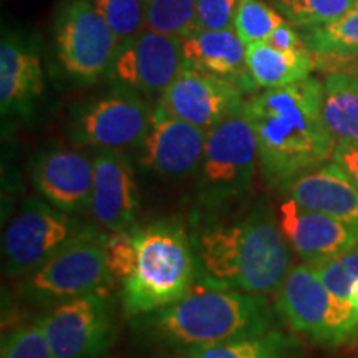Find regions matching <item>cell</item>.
<instances>
[{
  "instance_id": "obj_1",
  "label": "cell",
  "mask_w": 358,
  "mask_h": 358,
  "mask_svg": "<svg viewBox=\"0 0 358 358\" xmlns=\"http://www.w3.org/2000/svg\"><path fill=\"white\" fill-rule=\"evenodd\" d=\"M191 243L196 280L204 289L266 295L277 292L290 271V245L264 196L232 214L206 213Z\"/></svg>"
},
{
  "instance_id": "obj_2",
  "label": "cell",
  "mask_w": 358,
  "mask_h": 358,
  "mask_svg": "<svg viewBox=\"0 0 358 358\" xmlns=\"http://www.w3.org/2000/svg\"><path fill=\"white\" fill-rule=\"evenodd\" d=\"M322 100L324 83L307 77L244 101L243 113L257 140L259 166L271 187H282L332 159L337 138L327 127Z\"/></svg>"
},
{
  "instance_id": "obj_3",
  "label": "cell",
  "mask_w": 358,
  "mask_h": 358,
  "mask_svg": "<svg viewBox=\"0 0 358 358\" xmlns=\"http://www.w3.org/2000/svg\"><path fill=\"white\" fill-rule=\"evenodd\" d=\"M272 308L264 295L208 289L187 294L159 310L136 315L134 330L168 350L187 353L272 329Z\"/></svg>"
},
{
  "instance_id": "obj_4",
  "label": "cell",
  "mask_w": 358,
  "mask_h": 358,
  "mask_svg": "<svg viewBox=\"0 0 358 358\" xmlns=\"http://www.w3.org/2000/svg\"><path fill=\"white\" fill-rule=\"evenodd\" d=\"M136 264L123 280L124 315L136 317L181 301L196 280L191 236L178 221H156L133 229Z\"/></svg>"
},
{
  "instance_id": "obj_5",
  "label": "cell",
  "mask_w": 358,
  "mask_h": 358,
  "mask_svg": "<svg viewBox=\"0 0 358 358\" xmlns=\"http://www.w3.org/2000/svg\"><path fill=\"white\" fill-rule=\"evenodd\" d=\"M259 166L254 129L243 110L208 131L203 159L196 173V199L206 213L243 203Z\"/></svg>"
},
{
  "instance_id": "obj_6",
  "label": "cell",
  "mask_w": 358,
  "mask_h": 358,
  "mask_svg": "<svg viewBox=\"0 0 358 358\" xmlns=\"http://www.w3.org/2000/svg\"><path fill=\"white\" fill-rule=\"evenodd\" d=\"M115 277L106 261V232L88 224L34 272L22 277L19 295L35 306L50 307L92 294H106Z\"/></svg>"
},
{
  "instance_id": "obj_7",
  "label": "cell",
  "mask_w": 358,
  "mask_h": 358,
  "mask_svg": "<svg viewBox=\"0 0 358 358\" xmlns=\"http://www.w3.org/2000/svg\"><path fill=\"white\" fill-rule=\"evenodd\" d=\"M277 310L294 332L337 347L358 334V308L322 284L310 264L290 267L277 290Z\"/></svg>"
},
{
  "instance_id": "obj_8",
  "label": "cell",
  "mask_w": 358,
  "mask_h": 358,
  "mask_svg": "<svg viewBox=\"0 0 358 358\" xmlns=\"http://www.w3.org/2000/svg\"><path fill=\"white\" fill-rule=\"evenodd\" d=\"M87 227L82 219L60 211L42 196H29L3 231L7 275L25 277L34 272Z\"/></svg>"
},
{
  "instance_id": "obj_9",
  "label": "cell",
  "mask_w": 358,
  "mask_h": 358,
  "mask_svg": "<svg viewBox=\"0 0 358 358\" xmlns=\"http://www.w3.org/2000/svg\"><path fill=\"white\" fill-rule=\"evenodd\" d=\"M55 47L65 73L93 83L108 73L120 40L88 0H69L58 13Z\"/></svg>"
},
{
  "instance_id": "obj_10",
  "label": "cell",
  "mask_w": 358,
  "mask_h": 358,
  "mask_svg": "<svg viewBox=\"0 0 358 358\" xmlns=\"http://www.w3.org/2000/svg\"><path fill=\"white\" fill-rule=\"evenodd\" d=\"M145 98L127 90L113 88L110 93L83 103L70 120V141L98 150H128L140 146L151 124Z\"/></svg>"
},
{
  "instance_id": "obj_11",
  "label": "cell",
  "mask_w": 358,
  "mask_h": 358,
  "mask_svg": "<svg viewBox=\"0 0 358 358\" xmlns=\"http://www.w3.org/2000/svg\"><path fill=\"white\" fill-rule=\"evenodd\" d=\"M37 317L53 358H103L115 340L105 294L82 295L47 307Z\"/></svg>"
},
{
  "instance_id": "obj_12",
  "label": "cell",
  "mask_w": 358,
  "mask_h": 358,
  "mask_svg": "<svg viewBox=\"0 0 358 358\" xmlns=\"http://www.w3.org/2000/svg\"><path fill=\"white\" fill-rule=\"evenodd\" d=\"M185 69L182 38L145 29L120 43L106 77L113 88L145 98L161 95Z\"/></svg>"
},
{
  "instance_id": "obj_13",
  "label": "cell",
  "mask_w": 358,
  "mask_h": 358,
  "mask_svg": "<svg viewBox=\"0 0 358 358\" xmlns=\"http://www.w3.org/2000/svg\"><path fill=\"white\" fill-rule=\"evenodd\" d=\"M244 93L229 80L186 66L161 93L158 103L178 118L209 131L243 110Z\"/></svg>"
},
{
  "instance_id": "obj_14",
  "label": "cell",
  "mask_w": 358,
  "mask_h": 358,
  "mask_svg": "<svg viewBox=\"0 0 358 358\" xmlns=\"http://www.w3.org/2000/svg\"><path fill=\"white\" fill-rule=\"evenodd\" d=\"M206 138V129L178 118L156 103L150 129L140 145V161L163 178H187L198 173Z\"/></svg>"
},
{
  "instance_id": "obj_15",
  "label": "cell",
  "mask_w": 358,
  "mask_h": 358,
  "mask_svg": "<svg viewBox=\"0 0 358 358\" xmlns=\"http://www.w3.org/2000/svg\"><path fill=\"white\" fill-rule=\"evenodd\" d=\"M32 185L45 201L69 214L90 211L95 181L93 159L66 148H48L32 161Z\"/></svg>"
},
{
  "instance_id": "obj_16",
  "label": "cell",
  "mask_w": 358,
  "mask_h": 358,
  "mask_svg": "<svg viewBox=\"0 0 358 358\" xmlns=\"http://www.w3.org/2000/svg\"><path fill=\"white\" fill-rule=\"evenodd\" d=\"M95 181L90 213L106 232L128 231L140 208L136 174L123 151L100 150L93 158Z\"/></svg>"
},
{
  "instance_id": "obj_17",
  "label": "cell",
  "mask_w": 358,
  "mask_h": 358,
  "mask_svg": "<svg viewBox=\"0 0 358 358\" xmlns=\"http://www.w3.org/2000/svg\"><path fill=\"white\" fill-rule=\"evenodd\" d=\"M277 219L290 249L307 264L340 256L358 244L355 227L290 198L280 203Z\"/></svg>"
},
{
  "instance_id": "obj_18",
  "label": "cell",
  "mask_w": 358,
  "mask_h": 358,
  "mask_svg": "<svg viewBox=\"0 0 358 358\" xmlns=\"http://www.w3.org/2000/svg\"><path fill=\"white\" fill-rule=\"evenodd\" d=\"M303 208L329 214L358 231V182L337 163H324L282 186Z\"/></svg>"
},
{
  "instance_id": "obj_19",
  "label": "cell",
  "mask_w": 358,
  "mask_h": 358,
  "mask_svg": "<svg viewBox=\"0 0 358 358\" xmlns=\"http://www.w3.org/2000/svg\"><path fill=\"white\" fill-rule=\"evenodd\" d=\"M182 53L187 69L229 80L245 93H257L259 88L248 69V45L236 29H194L182 38Z\"/></svg>"
},
{
  "instance_id": "obj_20",
  "label": "cell",
  "mask_w": 358,
  "mask_h": 358,
  "mask_svg": "<svg viewBox=\"0 0 358 358\" xmlns=\"http://www.w3.org/2000/svg\"><path fill=\"white\" fill-rule=\"evenodd\" d=\"M38 53L20 37L3 35L0 43V110L2 116H29L43 93Z\"/></svg>"
},
{
  "instance_id": "obj_21",
  "label": "cell",
  "mask_w": 358,
  "mask_h": 358,
  "mask_svg": "<svg viewBox=\"0 0 358 358\" xmlns=\"http://www.w3.org/2000/svg\"><path fill=\"white\" fill-rule=\"evenodd\" d=\"M248 69L257 88H280L310 77L315 57L308 48L284 50L268 42L248 45Z\"/></svg>"
},
{
  "instance_id": "obj_22",
  "label": "cell",
  "mask_w": 358,
  "mask_h": 358,
  "mask_svg": "<svg viewBox=\"0 0 358 358\" xmlns=\"http://www.w3.org/2000/svg\"><path fill=\"white\" fill-rule=\"evenodd\" d=\"M322 111L337 140L358 143V90L350 73L335 71L325 78Z\"/></svg>"
},
{
  "instance_id": "obj_23",
  "label": "cell",
  "mask_w": 358,
  "mask_h": 358,
  "mask_svg": "<svg viewBox=\"0 0 358 358\" xmlns=\"http://www.w3.org/2000/svg\"><path fill=\"white\" fill-rule=\"evenodd\" d=\"M302 38L319 60H358V3L330 24L303 30Z\"/></svg>"
},
{
  "instance_id": "obj_24",
  "label": "cell",
  "mask_w": 358,
  "mask_h": 358,
  "mask_svg": "<svg viewBox=\"0 0 358 358\" xmlns=\"http://www.w3.org/2000/svg\"><path fill=\"white\" fill-rule=\"evenodd\" d=\"M179 358H299V345L279 330L182 353Z\"/></svg>"
},
{
  "instance_id": "obj_25",
  "label": "cell",
  "mask_w": 358,
  "mask_h": 358,
  "mask_svg": "<svg viewBox=\"0 0 358 358\" xmlns=\"http://www.w3.org/2000/svg\"><path fill=\"white\" fill-rule=\"evenodd\" d=\"M294 27L307 30L330 24L357 6V0H271Z\"/></svg>"
},
{
  "instance_id": "obj_26",
  "label": "cell",
  "mask_w": 358,
  "mask_h": 358,
  "mask_svg": "<svg viewBox=\"0 0 358 358\" xmlns=\"http://www.w3.org/2000/svg\"><path fill=\"white\" fill-rule=\"evenodd\" d=\"M146 29L185 38L196 29V0H143Z\"/></svg>"
},
{
  "instance_id": "obj_27",
  "label": "cell",
  "mask_w": 358,
  "mask_h": 358,
  "mask_svg": "<svg viewBox=\"0 0 358 358\" xmlns=\"http://www.w3.org/2000/svg\"><path fill=\"white\" fill-rule=\"evenodd\" d=\"M285 20L287 19L272 3L264 0H239L234 29L245 45L268 42Z\"/></svg>"
},
{
  "instance_id": "obj_28",
  "label": "cell",
  "mask_w": 358,
  "mask_h": 358,
  "mask_svg": "<svg viewBox=\"0 0 358 358\" xmlns=\"http://www.w3.org/2000/svg\"><path fill=\"white\" fill-rule=\"evenodd\" d=\"M116 34L120 43L146 29L143 0H88Z\"/></svg>"
},
{
  "instance_id": "obj_29",
  "label": "cell",
  "mask_w": 358,
  "mask_h": 358,
  "mask_svg": "<svg viewBox=\"0 0 358 358\" xmlns=\"http://www.w3.org/2000/svg\"><path fill=\"white\" fill-rule=\"evenodd\" d=\"M322 284L340 299H347L352 284L358 279V244L340 256L310 264Z\"/></svg>"
},
{
  "instance_id": "obj_30",
  "label": "cell",
  "mask_w": 358,
  "mask_h": 358,
  "mask_svg": "<svg viewBox=\"0 0 358 358\" xmlns=\"http://www.w3.org/2000/svg\"><path fill=\"white\" fill-rule=\"evenodd\" d=\"M0 358H53L37 319L15 327L3 338Z\"/></svg>"
},
{
  "instance_id": "obj_31",
  "label": "cell",
  "mask_w": 358,
  "mask_h": 358,
  "mask_svg": "<svg viewBox=\"0 0 358 358\" xmlns=\"http://www.w3.org/2000/svg\"><path fill=\"white\" fill-rule=\"evenodd\" d=\"M106 261L115 279L124 280L131 275L136 264V244L133 231L106 234Z\"/></svg>"
},
{
  "instance_id": "obj_32",
  "label": "cell",
  "mask_w": 358,
  "mask_h": 358,
  "mask_svg": "<svg viewBox=\"0 0 358 358\" xmlns=\"http://www.w3.org/2000/svg\"><path fill=\"white\" fill-rule=\"evenodd\" d=\"M239 0H196V29H234Z\"/></svg>"
},
{
  "instance_id": "obj_33",
  "label": "cell",
  "mask_w": 358,
  "mask_h": 358,
  "mask_svg": "<svg viewBox=\"0 0 358 358\" xmlns=\"http://www.w3.org/2000/svg\"><path fill=\"white\" fill-rule=\"evenodd\" d=\"M332 161L358 182V143L337 140V145H335L332 153Z\"/></svg>"
},
{
  "instance_id": "obj_34",
  "label": "cell",
  "mask_w": 358,
  "mask_h": 358,
  "mask_svg": "<svg viewBox=\"0 0 358 358\" xmlns=\"http://www.w3.org/2000/svg\"><path fill=\"white\" fill-rule=\"evenodd\" d=\"M268 43H272L274 47L284 48V50H302V48H307L302 35L294 29V25L290 24L289 20H285L284 24L272 34V37L268 38Z\"/></svg>"
},
{
  "instance_id": "obj_35",
  "label": "cell",
  "mask_w": 358,
  "mask_h": 358,
  "mask_svg": "<svg viewBox=\"0 0 358 358\" xmlns=\"http://www.w3.org/2000/svg\"><path fill=\"white\" fill-rule=\"evenodd\" d=\"M348 302H350L353 307L358 308V279L352 284L350 292H348Z\"/></svg>"
},
{
  "instance_id": "obj_36",
  "label": "cell",
  "mask_w": 358,
  "mask_h": 358,
  "mask_svg": "<svg viewBox=\"0 0 358 358\" xmlns=\"http://www.w3.org/2000/svg\"><path fill=\"white\" fill-rule=\"evenodd\" d=\"M352 80H353V85H355V88L358 90V77H355V75H352Z\"/></svg>"
},
{
  "instance_id": "obj_37",
  "label": "cell",
  "mask_w": 358,
  "mask_h": 358,
  "mask_svg": "<svg viewBox=\"0 0 358 358\" xmlns=\"http://www.w3.org/2000/svg\"><path fill=\"white\" fill-rule=\"evenodd\" d=\"M357 2H358V0H357Z\"/></svg>"
}]
</instances>
